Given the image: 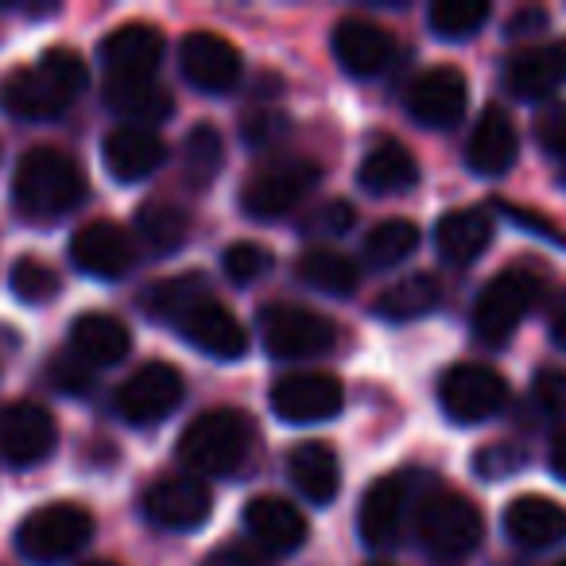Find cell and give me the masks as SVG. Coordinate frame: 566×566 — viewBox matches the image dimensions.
<instances>
[{
    "label": "cell",
    "mask_w": 566,
    "mask_h": 566,
    "mask_svg": "<svg viewBox=\"0 0 566 566\" xmlns=\"http://www.w3.org/2000/svg\"><path fill=\"white\" fill-rule=\"evenodd\" d=\"M226 167V144H221V133L213 125H195L182 140V171L195 182L198 190H206Z\"/></svg>",
    "instance_id": "d6a6232c"
},
{
    "label": "cell",
    "mask_w": 566,
    "mask_h": 566,
    "mask_svg": "<svg viewBox=\"0 0 566 566\" xmlns=\"http://www.w3.org/2000/svg\"><path fill=\"white\" fill-rule=\"evenodd\" d=\"M442 303V280L434 272H416L408 280L388 283L385 292L377 295V315L388 323H408V318H423L431 315Z\"/></svg>",
    "instance_id": "4dcf8cb0"
},
{
    "label": "cell",
    "mask_w": 566,
    "mask_h": 566,
    "mask_svg": "<svg viewBox=\"0 0 566 566\" xmlns=\"http://www.w3.org/2000/svg\"><path fill=\"white\" fill-rule=\"evenodd\" d=\"M535 136H539V148L551 151V156H566V105H555L539 117L535 125Z\"/></svg>",
    "instance_id": "b9f144b4"
},
{
    "label": "cell",
    "mask_w": 566,
    "mask_h": 566,
    "mask_svg": "<svg viewBox=\"0 0 566 566\" xmlns=\"http://www.w3.org/2000/svg\"><path fill=\"white\" fill-rule=\"evenodd\" d=\"M516 151H520V140H516V128H512L509 113L489 105L478 117V125H473L470 144H465V164L478 175H485V179H496V175H504L516 164Z\"/></svg>",
    "instance_id": "7402d4cb"
},
{
    "label": "cell",
    "mask_w": 566,
    "mask_h": 566,
    "mask_svg": "<svg viewBox=\"0 0 566 566\" xmlns=\"http://www.w3.org/2000/svg\"><path fill=\"white\" fill-rule=\"evenodd\" d=\"M287 470L292 481L311 504H331L342 489V470L338 454H334L326 442H300L287 458Z\"/></svg>",
    "instance_id": "f1b7e54d"
},
{
    "label": "cell",
    "mask_w": 566,
    "mask_h": 566,
    "mask_svg": "<svg viewBox=\"0 0 566 566\" xmlns=\"http://www.w3.org/2000/svg\"><path fill=\"white\" fill-rule=\"evenodd\" d=\"M439 400L454 423H485L509 400V385L496 369L489 365H454V369L442 377L439 385Z\"/></svg>",
    "instance_id": "9c48e42d"
},
{
    "label": "cell",
    "mask_w": 566,
    "mask_h": 566,
    "mask_svg": "<svg viewBox=\"0 0 566 566\" xmlns=\"http://www.w3.org/2000/svg\"><path fill=\"white\" fill-rule=\"evenodd\" d=\"M90 71L78 51L51 48L35 66H17L0 82V105L20 120H51L86 90Z\"/></svg>",
    "instance_id": "6da1fadb"
},
{
    "label": "cell",
    "mask_w": 566,
    "mask_h": 566,
    "mask_svg": "<svg viewBox=\"0 0 566 566\" xmlns=\"http://www.w3.org/2000/svg\"><path fill=\"white\" fill-rule=\"evenodd\" d=\"M179 403H182L179 369H171V365H159V361L136 369L117 392L120 419H125V423H133V427L164 423V419L171 416Z\"/></svg>",
    "instance_id": "30bf717a"
},
{
    "label": "cell",
    "mask_w": 566,
    "mask_h": 566,
    "mask_svg": "<svg viewBox=\"0 0 566 566\" xmlns=\"http://www.w3.org/2000/svg\"><path fill=\"white\" fill-rule=\"evenodd\" d=\"M481 527L485 520H481L478 504L458 493H434L419 512V535H423L427 551L439 558L470 555L481 543Z\"/></svg>",
    "instance_id": "52a82bcc"
},
{
    "label": "cell",
    "mask_w": 566,
    "mask_h": 566,
    "mask_svg": "<svg viewBox=\"0 0 566 566\" xmlns=\"http://www.w3.org/2000/svg\"><path fill=\"white\" fill-rule=\"evenodd\" d=\"M202 295L206 292H202V283H198V275H175V280H164L159 287H151L144 303H148V311L156 318H171L175 323V318L195 300H202Z\"/></svg>",
    "instance_id": "74e56055"
},
{
    "label": "cell",
    "mask_w": 566,
    "mask_h": 566,
    "mask_svg": "<svg viewBox=\"0 0 566 566\" xmlns=\"http://www.w3.org/2000/svg\"><path fill=\"white\" fill-rule=\"evenodd\" d=\"M136 229H140V237L156 252H175L187 241L190 218L171 202H144L140 213H136Z\"/></svg>",
    "instance_id": "836d02e7"
},
{
    "label": "cell",
    "mask_w": 566,
    "mask_h": 566,
    "mask_svg": "<svg viewBox=\"0 0 566 566\" xmlns=\"http://www.w3.org/2000/svg\"><path fill=\"white\" fill-rule=\"evenodd\" d=\"M283 133H287V117H283V113H272V109L252 113V117H244V125H241V136L252 144V148H264V144L280 140Z\"/></svg>",
    "instance_id": "60d3db41"
},
{
    "label": "cell",
    "mask_w": 566,
    "mask_h": 566,
    "mask_svg": "<svg viewBox=\"0 0 566 566\" xmlns=\"http://www.w3.org/2000/svg\"><path fill=\"white\" fill-rule=\"evenodd\" d=\"M144 516L167 532H190L210 516V489L187 473H171L148 485L144 493Z\"/></svg>",
    "instance_id": "4fadbf2b"
},
{
    "label": "cell",
    "mask_w": 566,
    "mask_h": 566,
    "mask_svg": "<svg viewBox=\"0 0 566 566\" xmlns=\"http://www.w3.org/2000/svg\"><path fill=\"white\" fill-rule=\"evenodd\" d=\"M489 20V4L481 0H439L431 4V28L442 40H470Z\"/></svg>",
    "instance_id": "8d00e7d4"
},
{
    "label": "cell",
    "mask_w": 566,
    "mask_h": 566,
    "mask_svg": "<svg viewBox=\"0 0 566 566\" xmlns=\"http://www.w3.org/2000/svg\"><path fill=\"white\" fill-rule=\"evenodd\" d=\"M334 59L354 78H373L392 63V35L373 20L349 17L334 28Z\"/></svg>",
    "instance_id": "ffe728a7"
},
{
    "label": "cell",
    "mask_w": 566,
    "mask_h": 566,
    "mask_svg": "<svg viewBox=\"0 0 566 566\" xmlns=\"http://www.w3.org/2000/svg\"><path fill=\"white\" fill-rule=\"evenodd\" d=\"M373 566H385V563H373Z\"/></svg>",
    "instance_id": "db71d44e"
},
{
    "label": "cell",
    "mask_w": 566,
    "mask_h": 566,
    "mask_svg": "<svg viewBox=\"0 0 566 566\" xmlns=\"http://www.w3.org/2000/svg\"><path fill=\"white\" fill-rule=\"evenodd\" d=\"M566 74V51L563 48H527L516 51L504 66V86L520 102L547 97Z\"/></svg>",
    "instance_id": "4316f807"
},
{
    "label": "cell",
    "mask_w": 566,
    "mask_h": 566,
    "mask_svg": "<svg viewBox=\"0 0 566 566\" xmlns=\"http://www.w3.org/2000/svg\"><path fill=\"white\" fill-rule=\"evenodd\" d=\"M179 334L190 342L195 349H202L206 357H218V361H237L249 349V334L244 326L233 318V311H226L218 300L202 295L195 300L179 318H175Z\"/></svg>",
    "instance_id": "7c38bea8"
},
{
    "label": "cell",
    "mask_w": 566,
    "mask_h": 566,
    "mask_svg": "<svg viewBox=\"0 0 566 566\" xmlns=\"http://www.w3.org/2000/svg\"><path fill=\"white\" fill-rule=\"evenodd\" d=\"M547 28V12L543 9H520L516 17L509 20V35L512 40H520V35H535Z\"/></svg>",
    "instance_id": "c3c4849f"
},
{
    "label": "cell",
    "mask_w": 566,
    "mask_h": 566,
    "mask_svg": "<svg viewBox=\"0 0 566 566\" xmlns=\"http://www.w3.org/2000/svg\"><path fill=\"white\" fill-rule=\"evenodd\" d=\"M71 260H74V268H82L86 275L120 280V275L133 268L136 252L120 226H113V221H86V226L71 237Z\"/></svg>",
    "instance_id": "e0dca14e"
},
{
    "label": "cell",
    "mask_w": 566,
    "mask_h": 566,
    "mask_svg": "<svg viewBox=\"0 0 566 566\" xmlns=\"http://www.w3.org/2000/svg\"><path fill=\"white\" fill-rule=\"evenodd\" d=\"M202 566H268V555L256 547V543H244V539H233L226 547H218Z\"/></svg>",
    "instance_id": "ee69618b"
},
{
    "label": "cell",
    "mask_w": 566,
    "mask_h": 566,
    "mask_svg": "<svg viewBox=\"0 0 566 566\" xmlns=\"http://www.w3.org/2000/svg\"><path fill=\"white\" fill-rule=\"evenodd\" d=\"M12 292H17L20 303H32V307H40V303H51L59 295V287H63V280H59V272L48 264V260L40 256H20L17 264H12Z\"/></svg>",
    "instance_id": "d590c367"
},
{
    "label": "cell",
    "mask_w": 566,
    "mask_h": 566,
    "mask_svg": "<svg viewBox=\"0 0 566 566\" xmlns=\"http://www.w3.org/2000/svg\"><path fill=\"white\" fill-rule=\"evenodd\" d=\"M504 532L520 547H555L566 539V509L551 496H516L504 509Z\"/></svg>",
    "instance_id": "603a6c76"
},
{
    "label": "cell",
    "mask_w": 566,
    "mask_h": 566,
    "mask_svg": "<svg viewBox=\"0 0 566 566\" xmlns=\"http://www.w3.org/2000/svg\"><path fill=\"white\" fill-rule=\"evenodd\" d=\"M272 264H275L272 252L256 241H233L226 249V260H221V268H226V275L237 287H249V283L264 280V275L272 272Z\"/></svg>",
    "instance_id": "f35d334b"
},
{
    "label": "cell",
    "mask_w": 566,
    "mask_h": 566,
    "mask_svg": "<svg viewBox=\"0 0 566 566\" xmlns=\"http://www.w3.org/2000/svg\"><path fill=\"white\" fill-rule=\"evenodd\" d=\"M244 527L264 555H292L307 543V520L283 496H256L244 509Z\"/></svg>",
    "instance_id": "ac0fdd59"
},
{
    "label": "cell",
    "mask_w": 566,
    "mask_h": 566,
    "mask_svg": "<svg viewBox=\"0 0 566 566\" xmlns=\"http://www.w3.org/2000/svg\"><path fill=\"white\" fill-rule=\"evenodd\" d=\"M346 403L342 385L331 373H292L272 385V411L283 423H326Z\"/></svg>",
    "instance_id": "8fae6325"
},
{
    "label": "cell",
    "mask_w": 566,
    "mask_h": 566,
    "mask_svg": "<svg viewBox=\"0 0 566 566\" xmlns=\"http://www.w3.org/2000/svg\"><path fill=\"white\" fill-rule=\"evenodd\" d=\"M105 167H109L113 179L120 182H140L151 171H159V164L167 159V148L151 128H136V125H120L105 136Z\"/></svg>",
    "instance_id": "44dd1931"
},
{
    "label": "cell",
    "mask_w": 566,
    "mask_h": 566,
    "mask_svg": "<svg viewBox=\"0 0 566 566\" xmlns=\"http://www.w3.org/2000/svg\"><path fill=\"white\" fill-rule=\"evenodd\" d=\"M493 241V221L481 210H450L434 226V244L450 264H473Z\"/></svg>",
    "instance_id": "f546056e"
},
{
    "label": "cell",
    "mask_w": 566,
    "mask_h": 566,
    "mask_svg": "<svg viewBox=\"0 0 566 566\" xmlns=\"http://www.w3.org/2000/svg\"><path fill=\"white\" fill-rule=\"evenodd\" d=\"M524 465H527V450L512 439L489 442V447H481L478 454H473V470H478V478H485V481L512 478V473H520Z\"/></svg>",
    "instance_id": "ab89813d"
},
{
    "label": "cell",
    "mask_w": 566,
    "mask_h": 566,
    "mask_svg": "<svg viewBox=\"0 0 566 566\" xmlns=\"http://www.w3.org/2000/svg\"><path fill=\"white\" fill-rule=\"evenodd\" d=\"M354 221H357V213H354V206H349V202H326V206H318V210H315L311 229H315V233L342 237L346 229H354Z\"/></svg>",
    "instance_id": "bcb514c9"
},
{
    "label": "cell",
    "mask_w": 566,
    "mask_h": 566,
    "mask_svg": "<svg viewBox=\"0 0 566 566\" xmlns=\"http://www.w3.org/2000/svg\"><path fill=\"white\" fill-rule=\"evenodd\" d=\"M71 346L86 365H94V369H109V365H120L128 354H133V331H128L120 318L90 311V315L74 318Z\"/></svg>",
    "instance_id": "d4e9b609"
},
{
    "label": "cell",
    "mask_w": 566,
    "mask_h": 566,
    "mask_svg": "<svg viewBox=\"0 0 566 566\" xmlns=\"http://www.w3.org/2000/svg\"><path fill=\"white\" fill-rule=\"evenodd\" d=\"M90 195L86 171L74 156L59 148H32L17 167L12 202L28 221H55L78 210Z\"/></svg>",
    "instance_id": "7a4b0ae2"
},
{
    "label": "cell",
    "mask_w": 566,
    "mask_h": 566,
    "mask_svg": "<svg viewBox=\"0 0 566 566\" xmlns=\"http://www.w3.org/2000/svg\"><path fill=\"white\" fill-rule=\"evenodd\" d=\"M82 566H117V563H105V558H97V563H82Z\"/></svg>",
    "instance_id": "816d5d0a"
},
{
    "label": "cell",
    "mask_w": 566,
    "mask_h": 566,
    "mask_svg": "<svg viewBox=\"0 0 566 566\" xmlns=\"http://www.w3.org/2000/svg\"><path fill=\"white\" fill-rule=\"evenodd\" d=\"M563 51H566V48H563Z\"/></svg>",
    "instance_id": "11a10c76"
},
{
    "label": "cell",
    "mask_w": 566,
    "mask_h": 566,
    "mask_svg": "<svg viewBox=\"0 0 566 566\" xmlns=\"http://www.w3.org/2000/svg\"><path fill=\"white\" fill-rule=\"evenodd\" d=\"M465 102H470V86L454 66L423 71L408 90V113L423 128H454L465 117Z\"/></svg>",
    "instance_id": "5bb4252c"
},
{
    "label": "cell",
    "mask_w": 566,
    "mask_h": 566,
    "mask_svg": "<svg viewBox=\"0 0 566 566\" xmlns=\"http://www.w3.org/2000/svg\"><path fill=\"white\" fill-rule=\"evenodd\" d=\"M558 566H566V558H563V563H558Z\"/></svg>",
    "instance_id": "f5cc1de1"
},
{
    "label": "cell",
    "mask_w": 566,
    "mask_h": 566,
    "mask_svg": "<svg viewBox=\"0 0 566 566\" xmlns=\"http://www.w3.org/2000/svg\"><path fill=\"white\" fill-rule=\"evenodd\" d=\"M105 105L136 128L159 125L175 109L171 94L164 86H156L151 78H113V74L105 82Z\"/></svg>",
    "instance_id": "83f0119b"
},
{
    "label": "cell",
    "mask_w": 566,
    "mask_h": 566,
    "mask_svg": "<svg viewBox=\"0 0 566 566\" xmlns=\"http://www.w3.org/2000/svg\"><path fill=\"white\" fill-rule=\"evenodd\" d=\"M551 338H555L558 349H566V295L555 303V311H551Z\"/></svg>",
    "instance_id": "681fc988"
},
{
    "label": "cell",
    "mask_w": 566,
    "mask_h": 566,
    "mask_svg": "<svg viewBox=\"0 0 566 566\" xmlns=\"http://www.w3.org/2000/svg\"><path fill=\"white\" fill-rule=\"evenodd\" d=\"M416 244H419V229L411 226L408 218H388L369 229V237H365V256L377 268H396L416 252Z\"/></svg>",
    "instance_id": "e575fe53"
},
{
    "label": "cell",
    "mask_w": 566,
    "mask_h": 566,
    "mask_svg": "<svg viewBox=\"0 0 566 566\" xmlns=\"http://www.w3.org/2000/svg\"><path fill=\"white\" fill-rule=\"evenodd\" d=\"M318 167L311 159H287V164L264 167L260 175H252L241 190V210L256 221L283 218L287 210L303 202L311 195V187L318 182Z\"/></svg>",
    "instance_id": "ba28073f"
},
{
    "label": "cell",
    "mask_w": 566,
    "mask_h": 566,
    "mask_svg": "<svg viewBox=\"0 0 566 566\" xmlns=\"http://www.w3.org/2000/svg\"><path fill=\"white\" fill-rule=\"evenodd\" d=\"M543 295V275L527 264H512L501 275L481 287L478 303H473V334H478L485 346H501L512 338L520 323H524L527 311L539 303Z\"/></svg>",
    "instance_id": "277c9868"
},
{
    "label": "cell",
    "mask_w": 566,
    "mask_h": 566,
    "mask_svg": "<svg viewBox=\"0 0 566 566\" xmlns=\"http://www.w3.org/2000/svg\"><path fill=\"white\" fill-rule=\"evenodd\" d=\"M182 78L206 94H226L241 78V55L218 32H190L179 48Z\"/></svg>",
    "instance_id": "9a60e30c"
},
{
    "label": "cell",
    "mask_w": 566,
    "mask_h": 566,
    "mask_svg": "<svg viewBox=\"0 0 566 566\" xmlns=\"http://www.w3.org/2000/svg\"><path fill=\"white\" fill-rule=\"evenodd\" d=\"M59 427L48 408L40 403H12L0 419V454L9 465H35L55 450Z\"/></svg>",
    "instance_id": "2e32d148"
},
{
    "label": "cell",
    "mask_w": 566,
    "mask_h": 566,
    "mask_svg": "<svg viewBox=\"0 0 566 566\" xmlns=\"http://www.w3.org/2000/svg\"><path fill=\"white\" fill-rule=\"evenodd\" d=\"M90 373H86V365H78V361H66V357H55L51 361V385L59 388V392H71V396H82V392H90Z\"/></svg>",
    "instance_id": "7dc6e473"
},
{
    "label": "cell",
    "mask_w": 566,
    "mask_h": 566,
    "mask_svg": "<svg viewBox=\"0 0 566 566\" xmlns=\"http://www.w3.org/2000/svg\"><path fill=\"white\" fill-rule=\"evenodd\" d=\"M496 210L501 213H509V221L512 226H520V229H532V233H539V237H547V241H558V244H566V233L558 226H551L543 213H532V210H520V206H512V202H501L496 198Z\"/></svg>",
    "instance_id": "f6af8a7d"
},
{
    "label": "cell",
    "mask_w": 566,
    "mask_h": 566,
    "mask_svg": "<svg viewBox=\"0 0 566 566\" xmlns=\"http://www.w3.org/2000/svg\"><path fill=\"white\" fill-rule=\"evenodd\" d=\"M334 323L307 307H268L260 318L264 349L280 361H307L334 346Z\"/></svg>",
    "instance_id": "8992f818"
},
{
    "label": "cell",
    "mask_w": 566,
    "mask_h": 566,
    "mask_svg": "<svg viewBox=\"0 0 566 566\" xmlns=\"http://www.w3.org/2000/svg\"><path fill=\"white\" fill-rule=\"evenodd\" d=\"M403 481L400 478H377L361 496V509H357V527H361V539L377 551L396 547L403 524Z\"/></svg>",
    "instance_id": "cb8c5ba5"
},
{
    "label": "cell",
    "mask_w": 566,
    "mask_h": 566,
    "mask_svg": "<svg viewBox=\"0 0 566 566\" xmlns=\"http://www.w3.org/2000/svg\"><path fill=\"white\" fill-rule=\"evenodd\" d=\"M102 63L113 71V78H151L164 63V32L144 20L113 28L102 43Z\"/></svg>",
    "instance_id": "d6986e66"
},
{
    "label": "cell",
    "mask_w": 566,
    "mask_h": 566,
    "mask_svg": "<svg viewBox=\"0 0 566 566\" xmlns=\"http://www.w3.org/2000/svg\"><path fill=\"white\" fill-rule=\"evenodd\" d=\"M535 403H539L547 416H566V373H539L535 380Z\"/></svg>",
    "instance_id": "7bdbcfd3"
},
{
    "label": "cell",
    "mask_w": 566,
    "mask_h": 566,
    "mask_svg": "<svg viewBox=\"0 0 566 566\" xmlns=\"http://www.w3.org/2000/svg\"><path fill=\"white\" fill-rule=\"evenodd\" d=\"M357 182L369 195H400L419 182V164L396 136H380L357 167Z\"/></svg>",
    "instance_id": "484cf974"
},
{
    "label": "cell",
    "mask_w": 566,
    "mask_h": 566,
    "mask_svg": "<svg viewBox=\"0 0 566 566\" xmlns=\"http://www.w3.org/2000/svg\"><path fill=\"white\" fill-rule=\"evenodd\" d=\"M295 275H300L307 287H315V292H323V295H334V300L354 295L357 280H361L354 260H349L346 252H334V249H307L300 260H295Z\"/></svg>",
    "instance_id": "1f68e13d"
},
{
    "label": "cell",
    "mask_w": 566,
    "mask_h": 566,
    "mask_svg": "<svg viewBox=\"0 0 566 566\" xmlns=\"http://www.w3.org/2000/svg\"><path fill=\"white\" fill-rule=\"evenodd\" d=\"M551 465H555V473L566 481V431L555 439V447H551Z\"/></svg>",
    "instance_id": "f907efd6"
},
{
    "label": "cell",
    "mask_w": 566,
    "mask_h": 566,
    "mask_svg": "<svg viewBox=\"0 0 566 566\" xmlns=\"http://www.w3.org/2000/svg\"><path fill=\"white\" fill-rule=\"evenodd\" d=\"M252 423L244 411L237 408H218L202 411L198 419H190V427L179 439V458L182 465H190L195 473H233L244 462L252 447Z\"/></svg>",
    "instance_id": "3957f363"
},
{
    "label": "cell",
    "mask_w": 566,
    "mask_h": 566,
    "mask_svg": "<svg viewBox=\"0 0 566 566\" xmlns=\"http://www.w3.org/2000/svg\"><path fill=\"white\" fill-rule=\"evenodd\" d=\"M94 535V516H90L82 504H71V501H59V504H48V509L32 512V516L20 524L17 532V547L24 558L32 563H63V558L78 555L82 547L90 543Z\"/></svg>",
    "instance_id": "5b68a950"
}]
</instances>
